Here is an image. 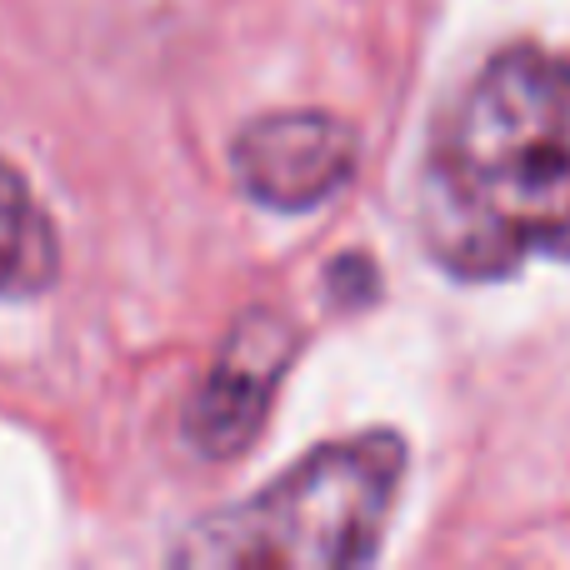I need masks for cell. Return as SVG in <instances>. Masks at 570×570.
Wrapping results in <instances>:
<instances>
[{
	"label": "cell",
	"mask_w": 570,
	"mask_h": 570,
	"mask_svg": "<svg viewBox=\"0 0 570 570\" xmlns=\"http://www.w3.org/2000/svg\"><path fill=\"white\" fill-rule=\"evenodd\" d=\"M421 240L455 281L570 261V60L511 46L451 100L421 170Z\"/></svg>",
	"instance_id": "1"
},
{
	"label": "cell",
	"mask_w": 570,
	"mask_h": 570,
	"mask_svg": "<svg viewBox=\"0 0 570 570\" xmlns=\"http://www.w3.org/2000/svg\"><path fill=\"white\" fill-rule=\"evenodd\" d=\"M405 441L395 431H361L315 445L305 461L190 525L176 566L210 570H355L385 546L405 485Z\"/></svg>",
	"instance_id": "2"
},
{
	"label": "cell",
	"mask_w": 570,
	"mask_h": 570,
	"mask_svg": "<svg viewBox=\"0 0 570 570\" xmlns=\"http://www.w3.org/2000/svg\"><path fill=\"white\" fill-rule=\"evenodd\" d=\"M295 351H301V335L281 311L256 305L230 325L226 345L216 351L186 405V441L206 461H236L256 441Z\"/></svg>",
	"instance_id": "3"
},
{
	"label": "cell",
	"mask_w": 570,
	"mask_h": 570,
	"mask_svg": "<svg viewBox=\"0 0 570 570\" xmlns=\"http://www.w3.org/2000/svg\"><path fill=\"white\" fill-rule=\"evenodd\" d=\"M355 130L335 110H271L230 146L236 180L266 210H315L351 180Z\"/></svg>",
	"instance_id": "4"
},
{
	"label": "cell",
	"mask_w": 570,
	"mask_h": 570,
	"mask_svg": "<svg viewBox=\"0 0 570 570\" xmlns=\"http://www.w3.org/2000/svg\"><path fill=\"white\" fill-rule=\"evenodd\" d=\"M60 271V240L40 200L0 166V295H40Z\"/></svg>",
	"instance_id": "5"
}]
</instances>
